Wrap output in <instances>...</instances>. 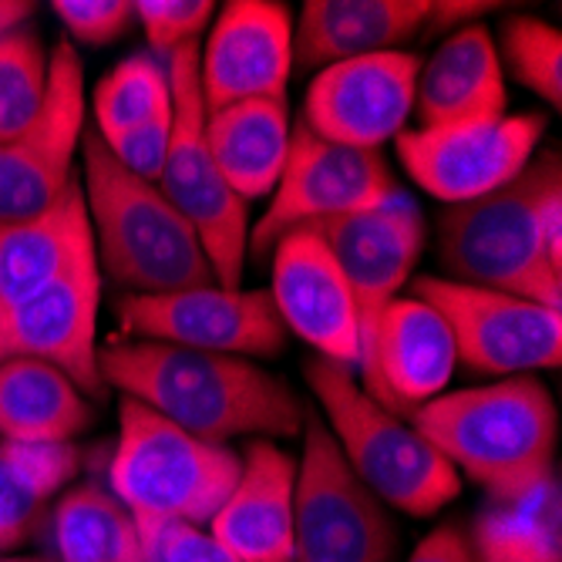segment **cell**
<instances>
[{
	"label": "cell",
	"mask_w": 562,
	"mask_h": 562,
	"mask_svg": "<svg viewBox=\"0 0 562 562\" xmlns=\"http://www.w3.org/2000/svg\"><path fill=\"white\" fill-rule=\"evenodd\" d=\"M105 387H119L192 438H293L306 425L296 391L246 357L202 353L159 340L122 337L98 347Z\"/></svg>",
	"instance_id": "6da1fadb"
},
{
	"label": "cell",
	"mask_w": 562,
	"mask_h": 562,
	"mask_svg": "<svg viewBox=\"0 0 562 562\" xmlns=\"http://www.w3.org/2000/svg\"><path fill=\"white\" fill-rule=\"evenodd\" d=\"M438 257L454 283L513 293L562 311L559 151H536L508 186L448 206L438 220Z\"/></svg>",
	"instance_id": "7a4b0ae2"
},
{
	"label": "cell",
	"mask_w": 562,
	"mask_h": 562,
	"mask_svg": "<svg viewBox=\"0 0 562 562\" xmlns=\"http://www.w3.org/2000/svg\"><path fill=\"white\" fill-rule=\"evenodd\" d=\"M407 422L502 508L555 482L559 415L549 387L532 374L445 391Z\"/></svg>",
	"instance_id": "3957f363"
},
{
	"label": "cell",
	"mask_w": 562,
	"mask_h": 562,
	"mask_svg": "<svg viewBox=\"0 0 562 562\" xmlns=\"http://www.w3.org/2000/svg\"><path fill=\"white\" fill-rule=\"evenodd\" d=\"M81 195L98 270L135 296L213 286V267L195 229L156 182L125 172L94 128L81 135Z\"/></svg>",
	"instance_id": "277c9868"
},
{
	"label": "cell",
	"mask_w": 562,
	"mask_h": 562,
	"mask_svg": "<svg viewBox=\"0 0 562 562\" xmlns=\"http://www.w3.org/2000/svg\"><path fill=\"white\" fill-rule=\"evenodd\" d=\"M239 469L243 458L229 445L192 438L145 404L122 397L109 482L132 516L148 559L166 529L210 526Z\"/></svg>",
	"instance_id": "5b68a950"
},
{
	"label": "cell",
	"mask_w": 562,
	"mask_h": 562,
	"mask_svg": "<svg viewBox=\"0 0 562 562\" xmlns=\"http://www.w3.org/2000/svg\"><path fill=\"white\" fill-rule=\"evenodd\" d=\"M303 378L347 469L374 498L415 519H431L458 498L462 475L448 458L412 422L378 404L350 368L314 357Z\"/></svg>",
	"instance_id": "8992f818"
},
{
	"label": "cell",
	"mask_w": 562,
	"mask_h": 562,
	"mask_svg": "<svg viewBox=\"0 0 562 562\" xmlns=\"http://www.w3.org/2000/svg\"><path fill=\"white\" fill-rule=\"evenodd\" d=\"M172 94V138L159 176V192L195 229L213 277L226 290H239L249 257L246 202L226 186L206 145V105L199 88V44H186L166 61Z\"/></svg>",
	"instance_id": "52a82bcc"
},
{
	"label": "cell",
	"mask_w": 562,
	"mask_h": 562,
	"mask_svg": "<svg viewBox=\"0 0 562 562\" xmlns=\"http://www.w3.org/2000/svg\"><path fill=\"white\" fill-rule=\"evenodd\" d=\"M394 522L347 469L324 418H306L293 488V562H391Z\"/></svg>",
	"instance_id": "ba28073f"
},
{
	"label": "cell",
	"mask_w": 562,
	"mask_h": 562,
	"mask_svg": "<svg viewBox=\"0 0 562 562\" xmlns=\"http://www.w3.org/2000/svg\"><path fill=\"white\" fill-rule=\"evenodd\" d=\"M397 192L401 186L384 151L317 138L303 122H296L290 132L283 176L267 199L263 216L249 226V252L267 257L293 229L374 210Z\"/></svg>",
	"instance_id": "9c48e42d"
},
{
	"label": "cell",
	"mask_w": 562,
	"mask_h": 562,
	"mask_svg": "<svg viewBox=\"0 0 562 562\" xmlns=\"http://www.w3.org/2000/svg\"><path fill=\"white\" fill-rule=\"evenodd\" d=\"M412 293L445 317L458 364L475 374L516 378L542 368H559L562 311L542 303L454 283L448 277H418Z\"/></svg>",
	"instance_id": "30bf717a"
},
{
	"label": "cell",
	"mask_w": 562,
	"mask_h": 562,
	"mask_svg": "<svg viewBox=\"0 0 562 562\" xmlns=\"http://www.w3.org/2000/svg\"><path fill=\"white\" fill-rule=\"evenodd\" d=\"M542 135V115L505 112L469 125L404 128L394 142L407 176L445 206H462L513 182L532 162Z\"/></svg>",
	"instance_id": "8fae6325"
},
{
	"label": "cell",
	"mask_w": 562,
	"mask_h": 562,
	"mask_svg": "<svg viewBox=\"0 0 562 562\" xmlns=\"http://www.w3.org/2000/svg\"><path fill=\"white\" fill-rule=\"evenodd\" d=\"M122 334L135 340H159L202 353L273 357L286 347V327L270 290L192 286L151 296H125L119 306Z\"/></svg>",
	"instance_id": "7c38bea8"
},
{
	"label": "cell",
	"mask_w": 562,
	"mask_h": 562,
	"mask_svg": "<svg viewBox=\"0 0 562 562\" xmlns=\"http://www.w3.org/2000/svg\"><path fill=\"white\" fill-rule=\"evenodd\" d=\"M85 135V65L71 41L47 55V98L18 138L0 145V223L50 210L75 179Z\"/></svg>",
	"instance_id": "4fadbf2b"
},
{
	"label": "cell",
	"mask_w": 562,
	"mask_h": 562,
	"mask_svg": "<svg viewBox=\"0 0 562 562\" xmlns=\"http://www.w3.org/2000/svg\"><path fill=\"white\" fill-rule=\"evenodd\" d=\"M98 306L101 270L85 239L58 280L0 317V364L24 357L58 368L88 397L105 394L98 371Z\"/></svg>",
	"instance_id": "5bb4252c"
},
{
	"label": "cell",
	"mask_w": 562,
	"mask_h": 562,
	"mask_svg": "<svg viewBox=\"0 0 562 562\" xmlns=\"http://www.w3.org/2000/svg\"><path fill=\"white\" fill-rule=\"evenodd\" d=\"M306 229H314L330 246L344 270L357 314V334H361V364H357V374H361L384 311L401 296L407 277L415 273L425 252V216L415 199L397 192L374 210L327 220Z\"/></svg>",
	"instance_id": "9a60e30c"
},
{
	"label": "cell",
	"mask_w": 562,
	"mask_h": 562,
	"mask_svg": "<svg viewBox=\"0 0 562 562\" xmlns=\"http://www.w3.org/2000/svg\"><path fill=\"white\" fill-rule=\"evenodd\" d=\"M422 61L407 50H384L321 68L303 98V125L317 138L381 151L415 115Z\"/></svg>",
	"instance_id": "2e32d148"
},
{
	"label": "cell",
	"mask_w": 562,
	"mask_h": 562,
	"mask_svg": "<svg viewBox=\"0 0 562 562\" xmlns=\"http://www.w3.org/2000/svg\"><path fill=\"white\" fill-rule=\"evenodd\" d=\"M293 75V14L280 0H229L199 47L206 112L236 101L286 98Z\"/></svg>",
	"instance_id": "e0dca14e"
},
{
	"label": "cell",
	"mask_w": 562,
	"mask_h": 562,
	"mask_svg": "<svg viewBox=\"0 0 562 562\" xmlns=\"http://www.w3.org/2000/svg\"><path fill=\"white\" fill-rule=\"evenodd\" d=\"M273 306L286 334L311 344L317 357L350 368L361 364L353 300L330 246L314 229H293L273 249Z\"/></svg>",
	"instance_id": "ac0fdd59"
},
{
	"label": "cell",
	"mask_w": 562,
	"mask_h": 562,
	"mask_svg": "<svg viewBox=\"0 0 562 562\" xmlns=\"http://www.w3.org/2000/svg\"><path fill=\"white\" fill-rule=\"evenodd\" d=\"M454 368L458 353L445 317L422 296L407 293L384 311L357 381L387 412L412 418L422 404L445 394Z\"/></svg>",
	"instance_id": "d6986e66"
},
{
	"label": "cell",
	"mask_w": 562,
	"mask_h": 562,
	"mask_svg": "<svg viewBox=\"0 0 562 562\" xmlns=\"http://www.w3.org/2000/svg\"><path fill=\"white\" fill-rule=\"evenodd\" d=\"M239 458V479L210 519V536L243 562H293L296 462L267 438L249 441Z\"/></svg>",
	"instance_id": "ffe728a7"
},
{
	"label": "cell",
	"mask_w": 562,
	"mask_h": 562,
	"mask_svg": "<svg viewBox=\"0 0 562 562\" xmlns=\"http://www.w3.org/2000/svg\"><path fill=\"white\" fill-rule=\"evenodd\" d=\"M431 0H306L293 21V68L321 71L384 55L422 34Z\"/></svg>",
	"instance_id": "44dd1931"
},
{
	"label": "cell",
	"mask_w": 562,
	"mask_h": 562,
	"mask_svg": "<svg viewBox=\"0 0 562 562\" xmlns=\"http://www.w3.org/2000/svg\"><path fill=\"white\" fill-rule=\"evenodd\" d=\"M508 91L495 37L482 24L454 27L418 71V128L469 125L505 115Z\"/></svg>",
	"instance_id": "7402d4cb"
},
{
	"label": "cell",
	"mask_w": 562,
	"mask_h": 562,
	"mask_svg": "<svg viewBox=\"0 0 562 562\" xmlns=\"http://www.w3.org/2000/svg\"><path fill=\"white\" fill-rule=\"evenodd\" d=\"M286 98L236 101L206 112V145L226 186L246 202L270 199L290 156Z\"/></svg>",
	"instance_id": "603a6c76"
},
{
	"label": "cell",
	"mask_w": 562,
	"mask_h": 562,
	"mask_svg": "<svg viewBox=\"0 0 562 562\" xmlns=\"http://www.w3.org/2000/svg\"><path fill=\"white\" fill-rule=\"evenodd\" d=\"M85 239L91 229L78 176L50 210L0 223V317L58 280Z\"/></svg>",
	"instance_id": "cb8c5ba5"
},
{
	"label": "cell",
	"mask_w": 562,
	"mask_h": 562,
	"mask_svg": "<svg viewBox=\"0 0 562 562\" xmlns=\"http://www.w3.org/2000/svg\"><path fill=\"white\" fill-rule=\"evenodd\" d=\"M91 425V404L68 374L41 361L0 364V441H71Z\"/></svg>",
	"instance_id": "d4e9b609"
},
{
	"label": "cell",
	"mask_w": 562,
	"mask_h": 562,
	"mask_svg": "<svg viewBox=\"0 0 562 562\" xmlns=\"http://www.w3.org/2000/svg\"><path fill=\"white\" fill-rule=\"evenodd\" d=\"M58 562H151L125 505L94 482L75 485L55 508Z\"/></svg>",
	"instance_id": "484cf974"
},
{
	"label": "cell",
	"mask_w": 562,
	"mask_h": 562,
	"mask_svg": "<svg viewBox=\"0 0 562 562\" xmlns=\"http://www.w3.org/2000/svg\"><path fill=\"white\" fill-rule=\"evenodd\" d=\"M475 562H562L559 492L549 488L519 505H495L469 529Z\"/></svg>",
	"instance_id": "4316f807"
},
{
	"label": "cell",
	"mask_w": 562,
	"mask_h": 562,
	"mask_svg": "<svg viewBox=\"0 0 562 562\" xmlns=\"http://www.w3.org/2000/svg\"><path fill=\"white\" fill-rule=\"evenodd\" d=\"M47 98V50L31 24L0 34V145L41 115Z\"/></svg>",
	"instance_id": "83f0119b"
},
{
	"label": "cell",
	"mask_w": 562,
	"mask_h": 562,
	"mask_svg": "<svg viewBox=\"0 0 562 562\" xmlns=\"http://www.w3.org/2000/svg\"><path fill=\"white\" fill-rule=\"evenodd\" d=\"M169 101V75L166 65L151 55H132L115 65L94 85V132L98 138H112L135 122L148 119Z\"/></svg>",
	"instance_id": "f1b7e54d"
},
{
	"label": "cell",
	"mask_w": 562,
	"mask_h": 562,
	"mask_svg": "<svg viewBox=\"0 0 562 562\" xmlns=\"http://www.w3.org/2000/svg\"><path fill=\"white\" fill-rule=\"evenodd\" d=\"M502 75L539 94L549 109L562 105V34L532 14H513L495 41Z\"/></svg>",
	"instance_id": "f546056e"
},
{
	"label": "cell",
	"mask_w": 562,
	"mask_h": 562,
	"mask_svg": "<svg viewBox=\"0 0 562 562\" xmlns=\"http://www.w3.org/2000/svg\"><path fill=\"white\" fill-rule=\"evenodd\" d=\"M0 462L34 502L44 505L75 479L81 454L71 441H0Z\"/></svg>",
	"instance_id": "4dcf8cb0"
},
{
	"label": "cell",
	"mask_w": 562,
	"mask_h": 562,
	"mask_svg": "<svg viewBox=\"0 0 562 562\" xmlns=\"http://www.w3.org/2000/svg\"><path fill=\"white\" fill-rule=\"evenodd\" d=\"M132 11L145 31L151 58L162 65L186 44H199L202 31L216 18L213 0H132Z\"/></svg>",
	"instance_id": "1f68e13d"
},
{
	"label": "cell",
	"mask_w": 562,
	"mask_h": 562,
	"mask_svg": "<svg viewBox=\"0 0 562 562\" xmlns=\"http://www.w3.org/2000/svg\"><path fill=\"white\" fill-rule=\"evenodd\" d=\"M169 138H172V94L166 105L156 109L148 119L135 122L132 128H125L112 138H101V142L109 145L112 159L125 172L159 186V176H162V166L169 156Z\"/></svg>",
	"instance_id": "d6a6232c"
},
{
	"label": "cell",
	"mask_w": 562,
	"mask_h": 562,
	"mask_svg": "<svg viewBox=\"0 0 562 562\" xmlns=\"http://www.w3.org/2000/svg\"><path fill=\"white\" fill-rule=\"evenodd\" d=\"M50 11L65 24L71 44L88 47L115 44L135 21L132 0H55Z\"/></svg>",
	"instance_id": "836d02e7"
},
{
	"label": "cell",
	"mask_w": 562,
	"mask_h": 562,
	"mask_svg": "<svg viewBox=\"0 0 562 562\" xmlns=\"http://www.w3.org/2000/svg\"><path fill=\"white\" fill-rule=\"evenodd\" d=\"M41 502H34L4 469V462H0V555H8V549L21 546L37 519H41Z\"/></svg>",
	"instance_id": "e575fe53"
},
{
	"label": "cell",
	"mask_w": 562,
	"mask_h": 562,
	"mask_svg": "<svg viewBox=\"0 0 562 562\" xmlns=\"http://www.w3.org/2000/svg\"><path fill=\"white\" fill-rule=\"evenodd\" d=\"M151 562H243L226 546H220L206 529L172 526L151 549Z\"/></svg>",
	"instance_id": "d590c367"
},
{
	"label": "cell",
	"mask_w": 562,
	"mask_h": 562,
	"mask_svg": "<svg viewBox=\"0 0 562 562\" xmlns=\"http://www.w3.org/2000/svg\"><path fill=\"white\" fill-rule=\"evenodd\" d=\"M407 562H475L472 532L458 522H445L418 542Z\"/></svg>",
	"instance_id": "8d00e7d4"
},
{
	"label": "cell",
	"mask_w": 562,
	"mask_h": 562,
	"mask_svg": "<svg viewBox=\"0 0 562 562\" xmlns=\"http://www.w3.org/2000/svg\"><path fill=\"white\" fill-rule=\"evenodd\" d=\"M485 11H495V4H448V0H441V4L431 8L428 27L451 34L458 24H462V18H475V14H485Z\"/></svg>",
	"instance_id": "74e56055"
},
{
	"label": "cell",
	"mask_w": 562,
	"mask_h": 562,
	"mask_svg": "<svg viewBox=\"0 0 562 562\" xmlns=\"http://www.w3.org/2000/svg\"><path fill=\"white\" fill-rule=\"evenodd\" d=\"M31 14H34V4H27V0H0V34L27 24Z\"/></svg>",
	"instance_id": "f35d334b"
},
{
	"label": "cell",
	"mask_w": 562,
	"mask_h": 562,
	"mask_svg": "<svg viewBox=\"0 0 562 562\" xmlns=\"http://www.w3.org/2000/svg\"><path fill=\"white\" fill-rule=\"evenodd\" d=\"M0 562H58L50 555H0Z\"/></svg>",
	"instance_id": "ab89813d"
}]
</instances>
